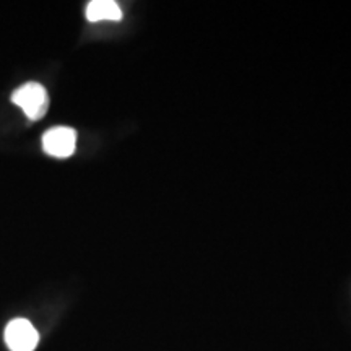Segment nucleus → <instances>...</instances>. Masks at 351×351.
Here are the masks:
<instances>
[{
  "instance_id": "f257e3e1",
  "label": "nucleus",
  "mask_w": 351,
  "mask_h": 351,
  "mask_svg": "<svg viewBox=\"0 0 351 351\" xmlns=\"http://www.w3.org/2000/svg\"><path fill=\"white\" fill-rule=\"evenodd\" d=\"M12 103L23 109L29 121L43 119L47 108H49V98H47L46 88L34 82L25 83L19 90L13 91Z\"/></svg>"
},
{
  "instance_id": "20e7f679",
  "label": "nucleus",
  "mask_w": 351,
  "mask_h": 351,
  "mask_svg": "<svg viewBox=\"0 0 351 351\" xmlns=\"http://www.w3.org/2000/svg\"><path fill=\"white\" fill-rule=\"evenodd\" d=\"M88 21H119L122 19V10L114 0H93L86 7Z\"/></svg>"
},
{
  "instance_id": "7ed1b4c3",
  "label": "nucleus",
  "mask_w": 351,
  "mask_h": 351,
  "mask_svg": "<svg viewBox=\"0 0 351 351\" xmlns=\"http://www.w3.org/2000/svg\"><path fill=\"white\" fill-rule=\"evenodd\" d=\"M77 132L70 127H54L43 135V150L54 158H69L75 153Z\"/></svg>"
},
{
  "instance_id": "f03ea898",
  "label": "nucleus",
  "mask_w": 351,
  "mask_h": 351,
  "mask_svg": "<svg viewBox=\"0 0 351 351\" xmlns=\"http://www.w3.org/2000/svg\"><path fill=\"white\" fill-rule=\"evenodd\" d=\"M39 333L26 319H13L5 327V343L10 351H34Z\"/></svg>"
}]
</instances>
